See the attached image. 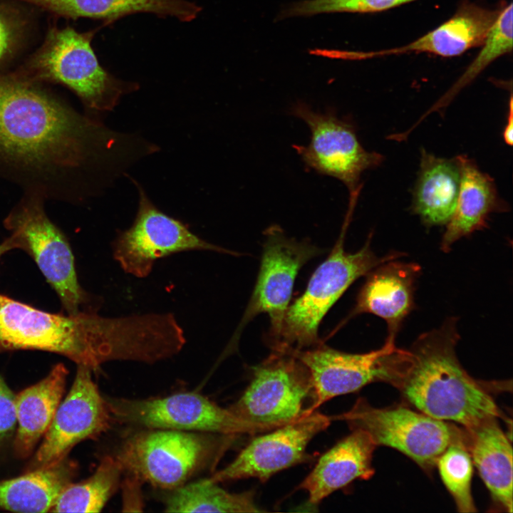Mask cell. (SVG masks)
Masks as SVG:
<instances>
[{
  "label": "cell",
  "instance_id": "6da1fadb",
  "mask_svg": "<svg viewBox=\"0 0 513 513\" xmlns=\"http://www.w3.org/2000/svg\"><path fill=\"white\" fill-rule=\"evenodd\" d=\"M460 338L455 317L419 336L408 350L395 388L420 412L470 428L501 413L491 395L460 363L456 353Z\"/></svg>",
  "mask_w": 513,
  "mask_h": 513
},
{
  "label": "cell",
  "instance_id": "7a4b0ae2",
  "mask_svg": "<svg viewBox=\"0 0 513 513\" xmlns=\"http://www.w3.org/2000/svg\"><path fill=\"white\" fill-rule=\"evenodd\" d=\"M93 126L20 76L0 75V155L74 165Z\"/></svg>",
  "mask_w": 513,
  "mask_h": 513
},
{
  "label": "cell",
  "instance_id": "3957f363",
  "mask_svg": "<svg viewBox=\"0 0 513 513\" xmlns=\"http://www.w3.org/2000/svg\"><path fill=\"white\" fill-rule=\"evenodd\" d=\"M115 335L110 317L48 313L0 294V353L48 351L93 371L109 361Z\"/></svg>",
  "mask_w": 513,
  "mask_h": 513
},
{
  "label": "cell",
  "instance_id": "277c9868",
  "mask_svg": "<svg viewBox=\"0 0 513 513\" xmlns=\"http://www.w3.org/2000/svg\"><path fill=\"white\" fill-rule=\"evenodd\" d=\"M238 435L145 428L128 436L114 457L128 475L172 490L214 469Z\"/></svg>",
  "mask_w": 513,
  "mask_h": 513
},
{
  "label": "cell",
  "instance_id": "5b68a950",
  "mask_svg": "<svg viewBox=\"0 0 513 513\" xmlns=\"http://www.w3.org/2000/svg\"><path fill=\"white\" fill-rule=\"evenodd\" d=\"M350 222L346 217L342 233L328 258L316 269L303 294L286 310L279 330L270 336L274 351L293 353L318 345V328L323 316L358 278L378 265L401 257L393 252L378 257L370 247L372 234L355 253L343 249V237Z\"/></svg>",
  "mask_w": 513,
  "mask_h": 513
},
{
  "label": "cell",
  "instance_id": "8992f818",
  "mask_svg": "<svg viewBox=\"0 0 513 513\" xmlns=\"http://www.w3.org/2000/svg\"><path fill=\"white\" fill-rule=\"evenodd\" d=\"M97 28L83 33L71 27L51 28L26 64L24 78L62 83L90 108L112 110L122 95L137 90L138 85L115 78L100 64L91 46Z\"/></svg>",
  "mask_w": 513,
  "mask_h": 513
},
{
  "label": "cell",
  "instance_id": "52a82bcc",
  "mask_svg": "<svg viewBox=\"0 0 513 513\" xmlns=\"http://www.w3.org/2000/svg\"><path fill=\"white\" fill-rule=\"evenodd\" d=\"M310 373L294 355L274 351L252 368V380L229 409L239 418L271 430L313 411Z\"/></svg>",
  "mask_w": 513,
  "mask_h": 513
},
{
  "label": "cell",
  "instance_id": "ba28073f",
  "mask_svg": "<svg viewBox=\"0 0 513 513\" xmlns=\"http://www.w3.org/2000/svg\"><path fill=\"white\" fill-rule=\"evenodd\" d=\"M331 420H343L351 429L366 432L376 446L394 448L430 471L462 430L403 405L378 408L358 398L353 407Z\"/></svg>",
  "mask_w": 513,
  "mask_h": 513
},
{
  "label": "cell",
  "instance_id": "9c48e42d",
  "mask_svg": "<svg viewBox=\"0 0 513 513\" xmlns=\"http://www.w3.org/2000/svg\"><path fill=\"white\" fill-rule=\"evenodd\" d=\"M388 336L383 346L364 353L341 352L325 345L291 353L308 368L315 394L313 410L334 397L358 390L373 382L396 386L407 363L408 350Z\"/></svg>",
  "mask_w": 513,
  "mask_h": 513
},
{
  "label": "cell",
  "instance_id": "30bf717a",
  "mask_svg": "<svg viewBox=\"0 0 513 513\" xmlns=\"http://www.w3.org/2000/svg\"><path fill=\"white\" fill-rule=\"evenodd\" d=\"M105 400L113 422L144 428L234 435L269 431L242 420L229 408L195 392L148 399L107 398Z\"/></svg>",
  "mask_w": 513,
  "mask_h": 513
},
{
  "label": "cell",
  "instance_id": "8fae6325",
  "mask_svg": "<svg viewBox=\"0 0 513 513\" xmlns=\"http://www.w3.org/2000/svg\"><path fill=\"white\" fill-rule=\"evenodd\" d=\"M291 113L303 120L311 130L307 146L293 145L305 165L319 174L338 179L349 194L360 192L362 173L381 165L383 156L365 150L352 122L338 118L331 110L316 112L304 103H297Z\"/></svg>",
  "mask_w": 513,
  "mask_h": 513
},
{
  "label": "cell",
  "instance_id": "7c38bea8",
  "mask_svg": "<svg viewBox=\"0 0 513 513\" xmlns=\"http://www.w3.org/2000/svg\"><path fill=\"white\" fill-rule=\"evenodd\" d=\"M4 223L12 231L16 249H23L33 259L67 314L80 312L88 297L78 283L71 246L47 217L39 200L27 201Z\"/></svg>",
  "mask_w": 513,
  "mask_h": 513
},
{
  "label": "cell",
  "instance_id": "4fadbf2b",
  "mask_svg": "<svg viewBox=\"0 0 513 513\" xmlns=\"http://www.w3.org/2000/svg\"><path fill=\"white\" fill-rule=\"evenodd\" d=\"M139 206L131 227L120 232L113 243V258L127 274L147 276L155 262L169 255L192 250L232 254L192 232L181 221L158 209L138 186Z\"/></svg>",
  "mask_w": 513,
  "mask_h": 513
},
{
  "label": "cell",
  "instance_id": "5bb4252c",
  "mask_svg": "<svg viewBox=\"0 0 513 513\" xmlns=\"http://www.w3.org/2000/svg\"><path fill=\"white\" fill-rule=\"evenodd\" d=\"M92 371L88 366L78 365L71 388L60 403L26 471L58 463L76 444L95 438L110 427L113 421Z\"/></svg>",
  "mask_w": 513,
  "mask_h": 513
},
{
  "label": "cell",
  "instance_id": "9a60e30c",
  "mask_svg": "<svg viewBox=\"0 0 513 513\" xmlns=\"http://www.w3.org/2000/svg\"><path fill=\"white\" fill-rule=\"evenodd\" d=\"M331 416L316 410L258 436L224 469L208 479L214 482L254 477L265 482L273 475L306 460V447L326 429Z\"/></svg>",
  "mask_w": 513,
  "mask_h": 513
},
{
  "label": "cell",
  "instance_id": "2e32d148",
  "mask_svg": "<svg viewBox=\"0 0 513 513\" xmlns=\"http://www.w3.org/2000/svg\"><path fill=\"white\" fill-rule=\"evenodd\" d=\"M260 270L239 330L256 315L265 313L271 323V336L280 328L299 269L318 249L306 242L287 237L278 226L266 229Z\"/></svg>",
  "mask_w": 513,
  "mask_h": 513
},
{
  "label": "cell",
  "instance_id": "e0dca14e",
  "mask_svg": "<svg viewBox=\"0 0 513 513\" xmlns=\"http://www.w3.org/2000/svg\"><path fill=\"white\" fill-rule=\"evenodd\" d=\"M393 259L369 272L351 316L374 314L388 326V336H396L403 321L414 306V293L421 267Z\"/></svg>",
  "mask_w": 513,
  "mask_h": 513
},
{
  "label": "cell",
  "instance_id": "ac0fdd59",
  "mask_svg": "<svg viewBox=\"0 0 513 513\" xmlns=\"http://www.w3.org/2000/svg\"><path fill=\"white\" fill-rule=\"evenodd\" d=\"M375 447L366 432L352 429L321 456L298 488L307 492L309 503L314 505L355 480L370 479L374 474L372 457Z\"/></svg>",
  "mask_w": 513,
  "mask_h": 513
},
{
  "label": "cell",
  "instance_id": "d6986e66",
  "mask_svg": "<svg viewBox=\"0 0 513 513\" xmlns=\"http://www.w3.org/2000/svg\"><path fill=\"white\" fill-rule=\"evenodd\" d=\"M461 179L456 207L446 224L440 249L448 252L454 243L462 237L487 227L490 214L509 210L494 180L482 172L466 155L457 156Z\"/></svg>",
  "mask_w": 513,
  "mask_h": 513
},
{
  "label": "cell",
  "instance_id": "ffe728a7",
  "mask_svg": "<svg viewBox=\"0 0 513 513\" xmlns=\"http://www.w3.org/2000/svg\"><path fill=\"white\" fill-rule=\"evenodd\" d=\"M500 11L465 1L448 21L417 40L400 47L361 53L358 56L370 58L412 52L444 57L458 56L482 45Z\"/></svg>",
  "mask_w": 513,
  "mask_h": 513
},
{
  "label": "cell",
  "instance_id": "44dd1931",
  "mask_svg": "<svg viewBox=\"0 0 513 513\" xmlns=\"http://www.w3.org/2000/svg\"><path fill=\"white\" fill-rule=\"evenodd\" d=\"M67 375L65 366L58 363L43 379L15 395L14 450L17 457H29L48 430L61 403Z\"/></svg>",
  "mask_w": 513,
  "mask_h": 513
},
{
  "label": "cell",
  "instance_id": "7402d4cb",
  "mask_svg": "<svg viewBox=\"0 0 513 513\" xmlns=\"http://www.w3.org/2000/svg\"><path fill=\"white\" fill-rule=\"evenodd\" d=\"M460 179L457 156L437 157L421 148L411 210L426 227L446 225L449 222L456 207Z\"/></svg>",
  "mask_w": 513,
  "mask_h": 513
},
{
  "label": "cell",
  "instance_id": "603a6c76",
  "mask_svg": "<svg viewBox=\"0 0 513 513\" xmlns=\"http://www.w3.org/2000/svg\"><path fill=\"white\" fill-rule=\"evenodd\" d=\"M465 442L493 499L512 512V447L497 418L464 428Z\"/></svg>",
  "mask_w": 513,
  "mask_h": 513
},
{
  "label": "cell",
  "instance_id": "cb8c5ba5",
  "mask_svg": "<svg viewBox=\"0 0 513 513\" xmlns=\"http://www.w3.org/2000/svg\"><path fill=\"white\" fill-rule=\"evenodd\" d=\"M68 18H90L104 25L137 13H151L159 17H174L189 22L198 16L201 7L187 0H18Z\"/></svg>",
  "mask_w": 513,
  "mask_h": 513
},
{
  "label": "cell",
  "instance_id": "d4e9b609",
  "mask_svg": "<svg viewBox=\"0 0 513 513\" xmlns=\"http://www.w3.org/2000/svg\"><path fill=\"white\" fill-rule=\"evenodd\" d=\"M76 462L58 463L21 476L0 480V509L19 512H50L63 490L77 474Z\"/></svg>",
  "mask_w": 513,
  "mask_h": 513
},
{
  "label": "cell",
  "instance_id": "484cf974",
  "mask_svg": "<svg viewBox=\"0 0 513 513\" xmlns=\"http://www.w3.org/2000/svg\"><path fill=\"white\" fill-rule=\"evenodd\" d=\"M167 512H261L252 491L231 493L208 478L185 484L167 495Z\"/></svg>",
  "mask_w": 513,
  "mask_h": 513
},
{
  "label": "cell",
  "instance_id": "4316f807",
  "mask_svg": "<svg viewBox=\"0 0 513 513\" xmlns=\"http://www.w3.org/2000/svg\"><path fill=\"white\" fill-rule=\"evenodd\" d=\"M123 472L114 457H104L90 477L63 490L50 512H100L118 489Z\"/></svg>",
  "mask_w": 513,
  "mask_h": 513
},
{
  "label": "cell",
  "instance_id": "83f0119b",
  "mask_svg": "<svg viewBox=\"0 0 513 513\" xmlns=\"http://www.w3.org/2000/svg\"><path fill=\"white\" fill-rule=\"evenodd\" d=\"M482 48L450 89L415 124L418 125L428 115L445 108L455 96L471 83L493 61L512 50V4L501 10L488 33Z\"/></svg>",
  "mask_w": 513,
  "mask_h": 513
},
{
  "label": "cell",
  "instance_id": "f1b7e54d",
  "mask_svg": "<svg viewBox=\"0 0 513 513\" xmlns=\"http://www.w3.org/2000/svg\"><path fill=\"white\" fill-rule=\"evenodd\" d=\"M436 467L458 512H477L471 492L473 463L465 442L463 430L461 435L453 440L440 455Z\"/></svg>",
  "mask_w": 513,
  "mask_h": 513
},
{
  "label": "cell",
  "instance_id": "f546056e",
  "mask_svg": "<svg viewBox=\"0 0 513 513\" xmlns=\"http://www.w3.org/2000/svg\"><path fill=\"white\" fill-rule=\"evenodd\" d=\"M415 0H305L282 11L279 19L312 16L322 13H372L385 11Z\"/></svg>",
  "mask_w": 513,
  "mask_h": 513
},
{
  "label": "cell",
  "instance_id": "4dcf8cb0",
  "mask_svg": "<svg viewBox=\"0 0 513 513\" xmlns=\"http://www.w3.org/2000/svg\"><path fill=\"white\" fill-rule=\"evenodd\" d=\"M16 425L15 395L0 375V450L14 434Z\"/></svg>",
  "mask_w": 513,
  "mask_h": 513
},
{
  "label": "cell",
  "instance_id": "1f68e13d",
  "mask_svg": "<svg viewBox=\"0 0 513 513\" xmlns=\"http://www.w3.org/2000/svg\"><path fill=\"white\" fill-rule=\"evenodd\" d=\"M142 483L138 477L128 475L123 482V511L142 512L143 500L141 492Z\"/></svg>",
  "mask_w": 513,
  "mask_h": 513
},
{
  "label": "cell",
  "instance_id": "d6a6232c",
  "mask_svg": "<svg viewBox=\"0 0 513 513\" xmlns=\"http://www.w3.org/2000/svg\"><path fill=\"white\" fill-rule=\"evenodd\" d=\"M15 40V30L11 21L0 13V62L11 53Z\"/></svg>",
  "mask_w": 513,
  "mask_h": 513
},
{
  "label": "cell",
  "instance_id": "836d02e7",
  "mask_svg": "<svg viewBox=\"0 0 513 513\" xmlns=\"http://www.w3.org/2000/svg\"><path fill=\"white\" fill-rule=\"evenodd\" d=\"M512 104H513L512 96L511 94L509 102V110H508L507 124L504 129V132H503V135H502L505 142L509 145H512V141H513V140H512V133H513V128H512V125H513V123H512L513 105H512Z\"/></svg>",
  "mask_w": 513,
  "mask_h": 513
},
{
  "label": "cell",
  "instance_id": "e575fe53",
  "mask_svg": "<svg viewBox=\"0 0 513 513\" xmlns=\"http://www.w3.org/2000/svg\"><path fill=\"white\" fill-rule=\"evenodd\" d=\"M14 249H16L14 241L12 237H10L0 244V258L6 252Z\"/></svg>",
  "mask_w": 513,
  "mask_h": 513
}]
</instances>
